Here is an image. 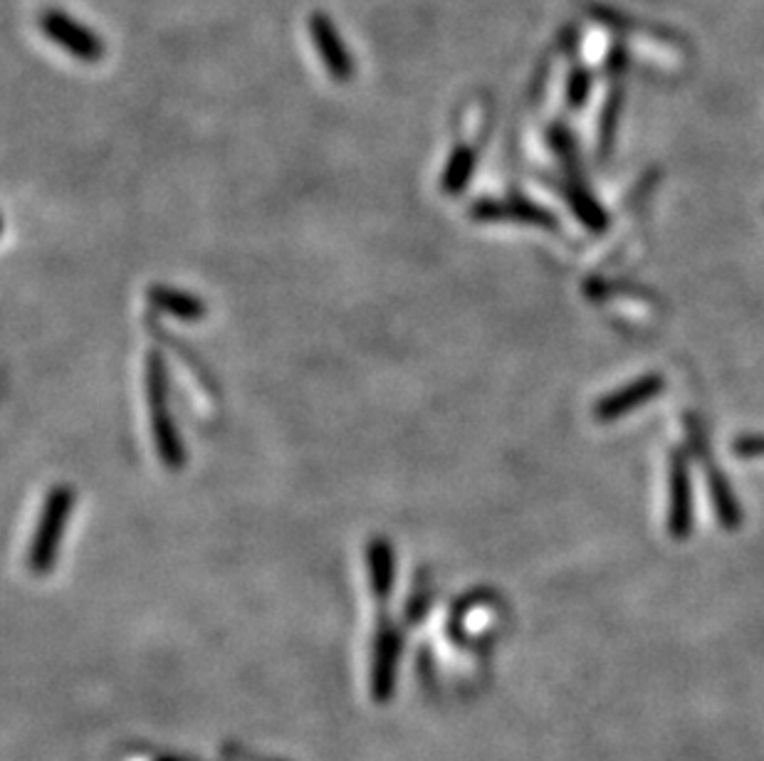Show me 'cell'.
Listing matches in <instances>:
<instances>
[{
	"label": "cell",
	"instance_id": "cell-1",
	"mask_svg": "<svg viewBox=\"0 0 764 761\" xmlns=\"http://www.w3.org/2000/svg\"><path fill=\"white\" fill-rule=\"evenodd\" d=\"M146 399H149L151 433L161 463L169 471H181L186 463V451L169 411V373H166L159 353H149V359H146Z\"/></svg>",
	"mask_w": 764,
	"mask_h": 761
},
{
	"label": "cell",
	"instance_id": "cell-2",
	"mask_svg": "<svg viewBox=\"0 0 764 761\" xmlns=\"http://www.w3.org/2000/svg\"><path fill=\"white\" fill-rule=\"evenodd\" d=\"M72 505H75V493H72L67 485H57L48 493L43 515H40L33 541H30V551H28L30 571L48 573L52 567H55L57 549L62 545V537H65Z\"/></svg>",
	"mask_w": 764,
	"mask_h": 761
},
{
	"label": "cell",
	"instance_id": "cell-3",
	"mask_svg": "<svg viewBox=\"0 0 764 761\" xmlns=\"http://www.w3.org/2000/svg\"><path fill=\"white\" fill-rule=\"evenodd\" d=\"M40 28H43L48 40L82 62H97L104 55L102 38L62 10H45L40 18Z\"/></svg>",
	"mask_w": 764,
	"mask_h": 761
},
{
	"label": "cell",
	"instance_id": "cell-4",
	"mask_svg": "<svg viewBox=\"0 0 764 761\" xmlns=\"http://www.w3.org/2000/svg\"><path fill=\"white\" fill-rule=\"evenodd\" d=\"M310 38L315 43L320 57L324 62V70L329 72L332 80L347 82L354 75V62L349 50L344 47V40L339 35L337 25L332 23V18L327 13H312L310 15Z\"/></svg>",
	"mask_w": 764,
	"mask_h": 761
},
{
	"label": "cell",
	"instance_id": "cell-5",
	"mask_svg": "<svg viewBox=\"0 0 764 761\" xmlns=\"http://www.w3.org/2000/svg\"><path fill=\"white\" fill-rule=\"evenodd\" d=\"M668 529L676 539H685L693 529V495H690L688 461L683 453L671 457V503H668Z\"/></svg>",
	"mask_w": 764,
	"mask_h": 761
},
{
	"label": "cell",
	"instance_id": "cell-6",
	"mask_svg": "<svg viewBox=\"0 0 764 761\" xmlns=\"http://www.w3.org/2000/svg\"><path fill=\"white\" fill-rule=\"evenodd\" d=\"M663 385H666L663 377H658V373H648V377L638 379V381H634L629 385H624L621 391L604 395V399L599 401V405H596V409H594V415L599 421H604V423L616 421V419H619V415L629 413V411L638 409V405H643L646 401L656 399V395L663 391Z\"/></svg>",
	"mask_w": 764,
	"mask_h": 761
},
{
	"label": "cell",
	"instance_id": "cell-7",
	"mask_svg": "<svg viewBox=\"0 0 764 761\" xmlns=\"http://www.w3.org/2000/svg\"><path fill=\"white\" fill-rule=\"evenodd\" d=\"M470 215L475 218V221H520V223H527V225H540V228H552L557 225L550 211H544V208L535 205L532 201H525V198H515V201H480L473 208H470Z\"/></svg>",
	"mask_w": 764,
	"mask_h": 761
},
{
	"label": "cell",
	"instance_id": "cell-8",
	"mask_svg": "<svg viewBox=\"0 0 764 761\" xmlns=\"http://www.w3.org/2000/svg\"><path fill=\"white\" fill-rule=\"evenodd\" d=\"M149 299H151L154 307H159L161 311H166V315L179 317L186 321H198V319H203V315H206L203 299L188 295V292H184V289L156 285L149 289Z\"/></svg>",
	"mask_w": 764,
	"mask_h": 761
},
{
	"label": "cell",
	"instance_id": "cell-9",
	"mask_svg": "<svg viewBox=\"0 0 764 761\" xmlns=\"http://www.w3.org/2000/svg\"><path fill=\"white\" fill-rule=\"evenodd\" d=\"M708 487H710V495H713V505L718 509L720 525L725 529H737L742 522V509L725 475H722L718 467L708 465Z\"/></svg>",
	"mask_w": 764,
	"mask_h": 761
},
{
	"label": "cell",
	"instance_id": "cell-10",
	"mask_svg": "<svg viewBox=\"0 0 764 761\" xmlns=\"http://www.w3.org/2000/svg\"><path fill=\"white\" fill-rule=\"evenodd\" d=\"M567 198H569L572 211L579 215V221L589 228V231H594V233L606 231V223H609V218H606L604 208L596 203V198L586 191V186L579 179L567 181Z\"/></svg>",
	"mask_w": 764,
	"mask_h": 761
},
{
	"label": "cell",
	"instance_id": "cell-11",
	"mask_svg": "<svg viewBox=\"0 0 764 761\" xmlns=\"http://www.w3.org/2000/svg\"><path fill=\"white\" fill-rule=\"evenodd\" d=\"M366 567H369L374 591L379 593V596L389 593L394 583V551L381 537L374 539L369 549H366Z\"/></svg>",
	"mask_w": 764,
	"mask_h": 761
},
{
	"label": "cell",
	"instance_id": "cell-12",
	"mask_svg": "<svg viewBox=\"0 0 764 761\" xmlns=\"http://www.w3.org/2000/svg\"><path fill=\"white\" fill-rule=\"evenodd\" d=\"M475 171V149L473 146H458L450 154V159L446 163V171H443V179L441 186L448 195H456L460 193L468 186L470 176Z\"/></svg>",
	"mask_w": 764,
	"mask_h": 761
},
{
	"label": "cell",
	"instance_id": "cell-13",
	"mask_svg": "<svg viewBox=\"0 0 764 761\" xmlns=\"http://www.w3.org/2000/svg\"><path fill=\"white\" fill-rule=\"evenodd\" d=\"M621 102H624V95H621V89L616 87L611 92L609 102H606V109H604V117H601V149L604 151L611 149V141L616 137V124H619Z\"/></svg>",
	"mask_w": 764,
	"mask_h": 761
},
{
	"label": "cell",
	"instance_id": "cell-14",
	"mask_svg": "<svg viewBox=\"0 0 764 761\" xmlns=\"http://www.w3.org/2000/svg\"><path fill=\"white\" fill-rule=\"evenodd\" d=\"M589 92H592V75L589 70L584 67H574V72L569 75V85H567V102L572 109H582L586 99H589Z\"/></svg>",
	"mask_w": 764,
	"mask_h": 761
},
{
	"label": "cell",
	"instance_id": "cell-15",
	"mask_svg": "<svg viewBox=\"0 0 764 761\" xmlns=\"http://www.w3.org/2000/svg\"><path fill=\"white\" fill-rule=\"evenodd\" d=\"M740 457H757L764 455V433L762 435H740L735 445H732Z\"/></svg>",
	"mask_w": 764,
	"mask_h": 761
}]
</instances>
